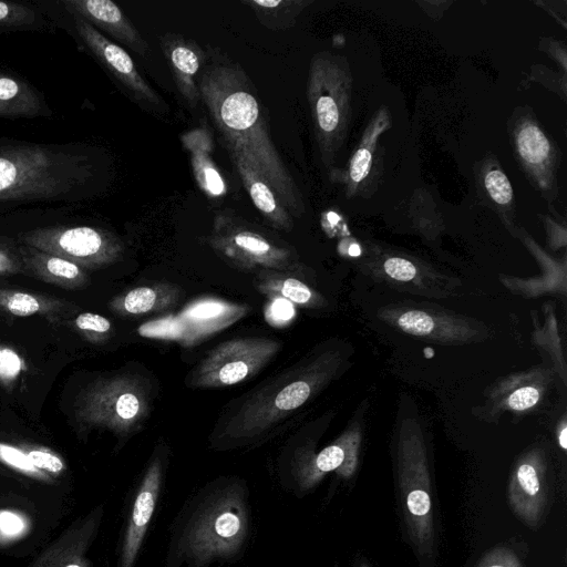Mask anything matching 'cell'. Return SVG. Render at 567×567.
<instances>
[{
	"instance_id": "6da1fadb",
	"label": "cell",
	"mask_w": 567,
	"mask_h": 567,
	"mask_svg": "<svg viewBox=\"0 0 567 567\" xmlns=\"http://www.w3.org/2000/svg\"><path fill=\"white\" fill-rule=\"evenodd\" d=\"M252 534L247 482L218 476L194 492L172 520L164 567H212L240 559Z\"/></svg>"
},
{
	"instance_id": "7a4b0ae2",
	"label": "cell",
	"mask_w": 567,
	"mask_h": 567,
	"mask_svg": "<svg viewBox=\"0 0 567 567\" xmlns=\"http://www.w3.org/2000/svg\"><path fill=\"white\" fill-rule=\"evenodd\" d=\"M198 86L215 126L226 145L241 151L266 178L290 215L305 213L301 192L268 133L255 90L244 70L213 53Z\"/></svg>"
},
{
	"instance_id": "3957f363",
	"label": "cell",
	"mask_w": 567,
	"mask_h": 567,
	"mask_svg": "<svg viewBox=\"0 0 567 567\" xmlns=\"http://www.w3.org/2000/svg\"><path fill=\"white\" fill-rule=\"evenodd\" d=\"M93 176L89 156L39 145L0 147V200L72 195Z\"/></svg>"
},
{
	"instance_id": "277c9868",
	"label": "cell",
	"mask_w": 567,
	"mask_h": 567,
	"mask_svg": "<svg viewBox=\"0 0 567 567\" xmlns=\"http://www.w3.org/2000/svg\"><path fill=\"white\" fill-rule=\"evenodd\" d=\"M151 404V385L144 377L116 374L86 389L78 403L76 416L83 423L128 435L144 424Z\"/></svg>"
},
{
	"instance_id": "5b68a950",
	"label": "cell",
	"mask_w": 567,
	"mask_h": 567,
	"mask_svg": "<svg viewBox=\"0 0 567 567\" xmlns=\"http://www.w3.org/2000/svg\"><path fill=\"white\" fill-rule=\"evenodd\" d=\"M208 244L223 259L243 270L292 274L297 268L290 248L229 209L215 213Z\"/></svg>"
},
{
	"instance_id": "8992f818",
	"label": "cell",
	"mask_w": 567,
	"mask_h": 567,
	"mask_svg": "<svg viewBox=\"0 0 567 567\" xmlns=\"http://www.w3.org/2000/svg\"><path fill=\"white\" fill-rule=\"evenodd\" d=\"M307 95L319 148L328 164L347 122L348 79L337 58L320 53L312 59Z\"/></svg>"
},
{
	"instance_id": "52a82bcc",
	"label": "cell",
	"mask_w": 567,
	"mask_h": 567,
	"mask_svg": "<svg viewBox=\"0 0 567 567\" xmlns=\"http://www.w3.org/2000/svg\"><path fill=\"white\" fill-rule=\"evenodd\" d=\"M280 340L266 337L230 339L215 347L188 374L198 389L238 384L260 372L280 351Z\"/></svg>"
},
{
	"instance_id": "ba28073f",
	"label": "cell",
	"mask_w": 567,
	"mask_h": 567,
	"mask_svg": "<svg viewBox=\"0 0 567 567\" xmlns=\"http://www.w3.org/2000/svg\"><path fill=\"white\" fill-rule=\"evenodd\" d=\"M166 451L156 450L131 492L118 542L116 567H136L150 525L164 491Z\"/></svg>"
},
{
	"instance_id": "9c48e42d",
	"label": "cell",
	"mask_w": 567,
	"mask_h": 567,
	"mask_svg": "<svg viewBox=\"0 0 567 567\" xmlns=\"http://www.w3.org/2000/svg\"><path fill=\"white\" fill-rule=\"evenodd\" d=\"M23 240L29 247L85 268L111 265L124 250L113 234L89 226L42 228L27 234Z\"/></svg>"
},
{
	"instance_id": "30bf717a",
	"label": "cell",
	"mask_w": 567,
	"mask_h": 567,
	"mask_svg": "<svg viewBox=\"0 0 567 567\" xmlns=\"http://www.w3.org/2000/svg\"><path fill=\"white\" fill-rule=\"evenodd\" d=\"M75 29L97 61L112 74L125 93L141 107L165 114L166 102L140 73L131 55L80 17H74Z\"/></svg>"
},
{
	"instance_id": "8fae6325",
	"label": "cell",
	"mask_w": 567,
	"mask_h": 567,
	"mask_svg": "<svg viewBox=\"0 0 567 567\" xmlns=\"http://www.w3.org/2000/svg\"><path fill=\"white\" fill-rule=\"evenodd\" d=\"M103 516L104 505L100 504L75 520L29 567H90L86 554L99 534Z\"/></svg>"
},
{
	"instance_id": "7c38bea8",
	"label": "cell",
	"mask_w": 567,
	"mask_h": 567,
	"mask_svg": "<svg viewBox=\"0 0 567 567\" xmlns=\"http://www.w3.org/2000/svg\"><path fill=\"white\" fill-rule=\"evenodd\" d=\"M507 501L513 514L526 526L535 528L539 525L545 513L547 488L538 458L529 457L517 464L508 483Z\"/></svg>"
},
{
	"instance_id": "4fadbf2b",
	"label": "cell",
	"mask_w": 567,
	"mask_h": 567,
	"mask_svg": "<svg viewBox=\"0 0 567 567\" xmlns=\"http://www.w3.org/2000/svg\"><path fill=\"white\" fill-rule=\"evenodd\" d=\"M62 3L74 17L82 18L141 56L148 53L147 42L116 3L110 0H64Z\"/></svg>"
},
{
	"instance_id": "5bb4252c",
	"label": "cell",
	"mask_w": 567,
	"mask_h": 567,
	"mask_svg": "<svg viewBox=\"0 0 567 567\" xmlns=\"http://www.w3.org/2000/svg\"><path fill=\"white\" fill-rule=\"evenodd\" d=\"M161 48L179 94L190 107L195 109L202 101L198 74L206 60L205 52L197 42L177 33L163 35Z\"/></svg>"
},
{
	"instance_id": "9a60e30c",
	"label": "cell",
	"mask_w": 567,
	"mask_h": 567,
	"mask_svg": "<svg viewBox=\"0 0 567 567\" xmlns=\"http://www.w3.org/2000/svg\"><path fill=\"white\" fill-rule=\"evenodd\" d=\"M231 161L252 204L268 223L280 230L290 231L293 223L275 190L248 157L238 148L227 145Z\"/></svg>"
},
{
	"instance_id": "2e32d148",
	"label": "cell",
	"mask_w": 567,
	"mask_h": 567,
	"mask_svg": "<svg viewBox=\"0 0 567 567\" xmlns=\"http://www.w3.org/2000/svg\"><path fill=\"white\" fill-rule=\"evenodd\" d=\"M247 311L248 307L245 305L205 298L189 303L179 313V319L188 334L187 340L196 341L233 324Z\"/></svg>"
},
{
	"instance_id": "e0dca14e",
	"label": "cell",
	"mask_w": 567,
	"mask_h": 567,
	"mask_svg": "<svg viewBox=\"0 0 567 567\" xmlns=\"http://www.w3.org/2000/svg\"><path fill=\"white\" fill-rule=\"evenodd\" d=\"M181 298L182 289L178 286L155 282L123 292L111 301L110 308L118 316L140 317L171 309Z\"/></svg>"
},
{
	"instance_id": "ac0fdd59",
	"label": "cell",
	"mask_w": 567,
	"mask_h": 567,
	"mask_svg": "<svg viewBox=\"0 0 567 567\" xmlns=\"http://www.w3.org/2000/svg\"><path fill=\"white\" fill-rule=\"evenodd\" d=\"M189 153L195 179L200 189L209 197H221L227 193L220 171L212 157L213 141L206 128H195L182 136Z\"/></svg>"
},
{
	"instance_id": "d6986e66",
	"label": "cell",
	"mask_w": 567,
	"mask_h": 567,
	"mask_svg": "<svg viewBox=\"0 0 567 567\" xmlns=\"http://www.w3.org/2000/svg\"><path fill=\"white\" fill-rule=\"evenodd\" d=\"M21 251L28 268L45 281L68 288L81 287L87 281L82 268L70 260L29 246Z\"/></svg>"
},
{
	"instance_id": "ffe728a7",
	"label": "cell",
	"mask_w": 567,
	"mask_h": 567,
	"mask_svg": "<svg viewBox=\"0 0 567 567\" xmlns=\"http://www.w3.org/2000/svg\"><path fill=\"white\" fill-rule=\"evenodd\" d=\"M43 103L37 92L22 80L0 73V116H37Z\"/></svg>"
},
{
	"instance_id": "44dd1931",
	"label": "cell",
	"mask_w": 567,
	"mask_h": 567,
	"mask_svg": "<svg viewBox=\"0 0 567 567\" xmlns=\"http://www.w3.org/2000/svg\"><path fill=\"white\" fill-rule=\"evenodd\" d=\"M290 275L271 270L259 271L257 289L268 299L282 298L296 306H311L316 300L315 292L305 282Z\"/></svg>"
},
{
	"instance_id": "7402d4cb",
	"label": "cell",
	"mask_w": 567,
	"mask_h": 567,
	"mask_svg": "<svg viewBox=\"0 0 567 567\" xmlns=\"http://www.w3.org/2000/svg\"><path fill=\"white\" fill-rule=\"evenodd\" d=\"M257 20L265 28L281 31L292 28L302 10L311 3L308 0H244Z\"/></svg>"
},
{
	"instance_id": "603a6c76",
	"label": "cell",
	"mask_w": 567,
	"mask_h": 567,
	"mask_svg": "<svg viewBox=\"0 0 567 567\" xmlns=\"http://www.w3.org/2000/svg\"><path fill=\"white\" fill-rule=\"evenodd\" d=\"M63 307V302L29 292L0 288V308L13 316L28 317L35 313H52Z\"/></svg>"
},
{
	"instance_id": "cb8c5ba5",
	"label": "cell",
	"mask_w": 567,
	"mask_h": 567,
	"mask_svg": "<svg viewBox=\"0 0 567 567\" xmlns=\"http://www.w3.org/2000/svg\"><path fill=\"white\" fill-rule=\"evenodd\" d=\"M517 147L522 157L530 165L546 162L550 144L543 131L535 124H525L517 134Z\"/></svg>"
},
{
	"instance_id": "d4e9b609",
	"label": "cell",
	"mask_w": 567,
	"mask_h": 567,
	"mask_svg": "<svg viewBox=\"0 0 567 567\" xmlns=\"http://www.w3.org/2000/svg\"><path fill=\"white\" fill-rule=\"evenodd\" d=\"M0 462L30 477L48 480L49 475L38 470L23 449L0 442Z\"/></svg>"
},
{
	"instance_id": "484cf974",
	"label": "cell",
	"mask_w": 567,
	"mask_h": 567,
	"mask_svg": "<svg viewBox=\"0 0 567 567\" xmlns=\"http://www.w3.org/2000/svg\"><path fill=\"white\" fill-rule=\"evenodd\" d=\"M35 21L37 14L31 8L16 2L0 1V30L27 28L33 25Z\"/></svg>"
},
{
	"instance_id": "4316f807",
	"label": "cell",
	"mask_w": 567,
	"mask_h": 567,
	"mask_svg": "<svg viewBox=\"0 0 567 567\" xmlns=\"http://www.w3.org/2000/svg\"><path fill=\"white\" fill-rule=\"evenodd\" d=\"M485 187L494 202L505 205L513 198V189L506 175L499 169L489 171L484 178Z\"/></svg>"
},
{
	"instance_id": "83f0119b",
	"label": "cell",
	"mask_w": 567,
	"mask_h": 567,
	"mask_svg": "<svg viewBox=\"0 0 567 567\" xmlns=\"http://www.w3.org/2000/svg\"><path fill=\"white\" fill-rule=\"evenodd\" d=\"M74 324L79 330L94 339H103L112 330V322L107 318L92 312L80 313L75 318Z\"/></svg>"
},
{
	"instance_id": "f1b7e54d",
	"label": "cell",
	"mask_w": 567,
	"mask_h": 567,
	"mask_svg": "<svg viewBox=\"0 0 567 567\" xmlns=\"http://www.w3.org/2000/svg\"><path fill=\"white\" fill-rule=\"evenodd\" d=\"M31 463L40 471L50 474H60L65 470L63 460L44 447H31L24 450Z\"/></svg>"
},
{
	"instance_id": "f546056e",
	"label": "cell",
	"mask_w": 567,
	"mask_h": 567,
	"mask_svg": "<svg viewBox=\"0 0 567 567\" xmlns=\"http://www.w3.org/2000/svg\"><path fill=\"white\" fill-rule=\"evenodd\" d=\"M476 567H524V564L511 548L496 546L482 556Z\"/></svg>"
},
{
	"instance_id": "4dcf8cb0",
	"label": "cell",
	"mask_w": 567,
	"mask_h": 567,
	"mask_svg": "<svg viewBox=\"0 0 567 567\" xmlns=\"http://www.w3.org/2000/svg\"><path fill=\"white\" fill-rule=\"evenodd\" d=\"M399 326L408 333L425 336L434 328L433 319L423 311L412 310L399 318Z\"/></svg>"
},
{
	"instance_id": "1f68e13d",
	"label": "cell",
	"mask_w": 567,
	"mask_h": 567,
	"mask_svg": "<svg viewBox=\"0 0 567 567\" xmlns=\"http://www.w3.org/2000/svg\"><path fill=\"white\" fill-rule=\"evenodd\" d=\"M295 317L292 303L282 298H271L265 310V318L269 324L285 327Z\"/></svg>"
},
{
	"instance_id": "d6a6232c",
	"label": "cell",
	"mask_w": 567,
	"mask_h": 567,
	"mask_svg": "<svg viewBox=\"0 0 567 567\" xmlns=\"http://www.w3.org/2000/svg\"><path fill=\"white\" fill-rule=\"evenodd\" d=\"M371 162L372 154L368 147L362 146L355 152L349 167V177L353 184H358L367 177Z\"/></svg>"
},
{
	"instance_id": "836d02e7",
	"label": "cell",
	"mask_w": 567,
	"mask_h": 567,
	"mask_svg": "<svg viewBox=\"0 0 567 567\" xmlns=\"http://www.w3.org/2000/svg\"><path fill=\"white\" fill-rule=\"evenodd\" d=\"M384 270L390 277L401 281L412 280L416 275L415 266L411 261L399 257L386 259Z\"/></svg>"
},
{
	"instance_id": "e575fe53",
	"label": "cell",
	"mask_w": 567,
	"mask_h": 567,
	"mask_svg": "<svg viewBox=\"0 0 567 567\" xmlns=\"http://www.w3.org/2000/svg\"><path fill=\"white\" fill-rule=\"evenodd\" d=\"M21 370V360L11 349L0 350V379L3 381L13 380Z\"/></svg>"
},
{
	"instance_id": "d590c367",
	"label": "cell",
	"mask_w": 567,
	"mask_h": 567,
	"mask_svg": "<svg viewBox=\"0 0 567 567\" xmlns=\"http://www.w3.org/2000/svg\"><path fill=\"white\" fill-rule=\"evenodd\" d=\"M539 392L534 386H524L514 391L509 399L508 405L516 411L526 410L537 403Z\"/></svg>"
},
{
	"instance_id": "8d00e7d4",
	"label": "cell",
	"mask_w": 567,
	"mask_h": 567,
	"mask_svg": "<svg viewBox=\"0 0 567 567\" xmlns=\"http://www.w3.org/2000/svg\"><path fill=\"white\" fill-rule=\"evenodd\" d=\"M20 269V264L16 258L0 249V275L17 272Z\"/></svg>"
},
{
	"instance_id": "74e56055",
	"label": "cell",
	"mask_w": 567,
	"mask_h": 567,
	"mask_svg": "<svg viewBox=\"0 0 567 567\" xmlns=\"http://www.w3.org/2000/svg\"><path fill=\"white\" fill-rule=\"evenodd\" d=\"M558 442L563 450L567 449V427H563V430L560 431Z\"/></svg>"
},
{
	"instance_id": "f35d334b",
	"label": "cell",
	"mask_w": 567,
	"mask_h": 567,
	"mask_svg": "<svg viewBox=\"0 0 567 567\" xmlns=\"http://www.w3.org/2000/svg\"><path fill=\"white\" fill-rule=\"evenodd\" d=\"M349 254L352 256H357L360 254V249L357 245H352L349 249Z\"/></svg>"
},
{
	"instance_id": "ab89813d",
	"label": "cell",
	"mask_w": 567,
	"mask_h": 567,
	"mask_svg": "<svg viewBox=\"0 0 567 567\" xmlns=\"http://www.w3.org/2000/svg\"><path fill=\"white\" fill-rule=\"evenodd\" d=\"M360 567H369L365 563H362Z\"/></svg>"
}]
</instances>
